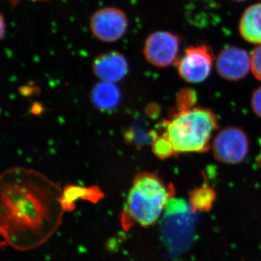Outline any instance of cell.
<instances>
[{
    "instance_id": "8",
    "label": "cell",
    "mask_w": 261,
    "mask_h": 261,
    "mask_svg": "<svg viewBox=\"0 0 261 261\" xmlns=\"http://www.w3.org/2000/svg\"><path fill=\"white\" fill-rule=\"evenodd\" d=\"M216 67L220 76L237 82L245 78L251 70L250 56L242 48L228 46L216 57Z\"/></svg>"
},
{
    "instance_id": "15",
    "label": "cell",
    "mask_w": 261,
    "mask_h": 261,
    "mask_svg": "<svg viewBox=\"0 0 261 261\" xmlns=\"http://www.w3.org/2000/svg\"><path fill=\"white\" fill-rule=\"evenodd\" d=\"M197 99V94L193 89L190 88L181 89L178 92L177 98H176L177 107L176 109H187V108L194 107L195 106Z\"/></svg>"
},
{
    "instance_id": "1",
    "label": "cell",
    "mask_w": 261,
    "mask_h": 261,
    "mask_svg": "<svg viewBox=\"0 0 261 261\" xmlns=\"http://www.w3.org/2000/svg\"><path fill=\"white\" fill-rule=\"evenodd\" d=\"M1 180L2 227L5 238L18 246L40 243L59 222L61 210H64L62 192L32 170H8Z\"/></svg>"
},
{
    "instance_id": "11",
    "label": "cell",
    "mask_w": 261,
    "mask_h": 261,
    "mask_svg": "<svg viewBox=\"0 0 261 261\" xmlns=\"http://www.w3.org/2000/svg\"><path fill=\"white\" fill-rule=\"evenodd\" d=\"M239 32L247 42L261 44V3L250 5L244 11L240 23Z\"/></svg>"
},
{
    "instance_id": "5",
    "label": "cell",
    "mask_w": 261,
    "mask_h": 261,
    "mask_svg": "<svg viewBox=\"0 0 261 261\" xmlns=\"http://www.w3.org/2000/svg\"><path fill=\"white\" fill-rule=\"evenodd\" d=\"M181 39L167 31H157L146 38L143 53L146 61L158 68H166L178 61Z\"/></svg>"
},
{
    "instance_id": "18",
    "label": "cell",
    "mask_w": 261,
    "mask_h": 261,
    "mask_svg": "<svg viewBox=\"0 0 261 261\" xmlns=\"http://www.w3.org/2000/svg\"><path fill=\"white\" fill-rule=\"evenodd\" d=\"M5 29H6V23H5L4 17L3 15H1V32H0V35H1V38L4 37Z\"/></svg>"
},
{
    "instance_id": "7",
    "label": "cell",
    "mask_w": 261,
    "mask_h": 261,
    "mask_svg": "<svg viewBox=\"0 0 261 261\" xmlns=\"http://www.w3.org/2000/svg\"><path fill=\"white\" fill-rule=\"evenodd\" d=\"M215 159L226 164L243 162L249 152L248 137L238 127H228L215 137L212 144Z\"/></svg>"
},
{
    "instance_id": "3",
    "label": "cell",
    "mask_w": 261,
    "mask_h": 261,
    "mask_svg": "<svg viewBox=\"0 0 261 261\" xmlns=\"http://www.w3.org/2000/svg\"><path fill=\"white\" fill-rule=\"evenodd\" d=\"M172 185L149 172L135 176L128 192L125 213L129 221L143 227L152 226L164 214L168 202L174 197Z\"/></svg>"
},
{
    "instance_id": "9",
    "label": "cell",
    "mask_w": 261,
    "mask_h": 261,
    "mask_svg": "<svg viewBox=\"0 0 261 261\" xmlns=\"http://www.w3.org/2000/svg\"><path fill=\"white\" fill-rule=\"evenodd\" d=\"M92 70L101 81L116 83L128 74V63L120 51H107L96 57L92 63Z\"/></svg>"
},
{
    "instance_id": "4",
    "label": "cell",
    "mask_w": 261,
    "mask_h": 261,
    "mask_svg": "<svg viewBox=\"0 0 261 261\" xmlns=\"http://www.w3.org/2000/svg\"><path fill=\"white\" fill-rule=\"evenodd\" d=\"M214 62V51L210 46L201 43L187 47L176 64L182 80L197 84L210 75Z\"/></svg>"
},
{
    "instance_id": "14",
    "label": "cell",
    "mask_w": 261,
    "mask_h": 261,
    "mask_svg": "<svg viewBox=\"0 0 261 261\" xmlns=\"http://www.w3.org/2000/svg\"><path fill=\"white\" fill-rule=\"evenodd\" d=\"M152 148L154 154L161 159H168L176 154L172 143L164 134L154 139Z\"/></svg>"
},
{
    "instance_id": "20",
    "label": "cell",
    "mask_w": 261,
    "mask_h": 261,
    "mask_svg": "<svg viewBox=\"0 0 261 261\" xmlns=\"http://www.w3.org/2000/svg\"><path fill=\"white\" fill-rule=\"evenodd\" d=\"M233 1L238 2V3H242V2L247 1V0H233Z\"/></svg>"
},
{
    "instance_id": "19",
    "label": "cell",
    "mask_w": 261,
    "mask_h": 261,
    "mask_svg": "<svg viewBox=\"0 0 261 261\" xmlns=\"http://www.w3.org/2000/svg\"><path fill=\"white\" fill-rule=\"evenodd\" d=\"M20 0H10V3H11L12 5H14L18 4V2ZM34 1H39V2H43V1H47V0H34Z\"/></svg>"
},
{
    "instance_id": "6",
    "label": "cell",
    "mask_w": 261,
    "mask_h": 261,
    "mask_svg": "<svg viewBox=\"0 0 261 261\" xmlns=\"http://www.w3.org/2000/svg\"><path fill=\"white\" fill-rule=\"evenodd\" d=\"M128 20L123 10L106 7L94 12L89 20V28L94 37L106 43L116 42L126 34Z\"/></svg>"
},
{
    "instance_id": "13",
    "label": "cell",
    "mask_w": 261,
    "mask_h": 261,
    "mask_svg": "<svg viewBox=\"0 0 261 261\" xmlns=\"http://www.w3.org/2000/svg\"><path fill=\"white\" fill-rule=\"evenodd\" d=\"M216 200V192L205 185L194 189L189 195V204L193 213L208 212L214 207Z\"/></svg>"
},
{
    "instance_id": "12",
    "label": "cell",
    "mask_w": 261,
    "mask_h": 261,
    "mask_svg": "<svg viewBox=\"0 0 261 261\" xmlns=\"http://www.w3.org/2000/svg\"><path fill=\"white\" fill-rule=\"evenodd\" d=\"M102 197V192L97 187L69 185L62 192L61 202L64 210H69L77 200H87L95 202Z\"/></svg>"
},
{
    "instance_id": "10",
    "label": "cell",
    "mask_w": 261,
    "mask_h": 261,
    "mask_svg": "<svg viewBox=\"0 0 261 261\" xmlns=\"http://www.w3.org/2000/svg\"><path fill=\"white\" fill-rule=\"evenodd\" d=\"M92 102L99 111L110 112L119 106L121 93L113 82L101 81L93 87L91 94Z\"/></svg>"
},
{
    "instance_id": "16",
    "label": "cell",
    "mask_w": 261,
    "mask_h": 261,
    "mask_svg": "<svg viewBox=\"0 0 261 261\" xmlns=\"http://www.w3.org/2000/svg\"><path fill=\"white\" fill-rule=\"evenodd\" d=\"M251 71L254 76L261 81V44L254 48L250 55Z\"/></svg>"
},
{
    "instance_id": "17",
    "label": "cell",
    "mask_w": 261,
    "mask_h": 261,
    "mask_svg": "<svg viewBox=\"0 0 261 261\" xmlns=\"http://www.w3.org/2000/svg\"><path fill=\"white\" fill-rule=\"evenodd\" d=\"M251 106L254 113L261 118V86L255 89L252 94Z\"/></svg>"
},
{
    "instance_id": "2",
    "label": "cell",
    "mask_w": 261,
    "mask_h": 261,
    "mask_svg": "<svg viewBox=\"0 0 261 261\" xmlns=\"http://www.w3.org/2000/svg\"><path fill=\"white\" fill-rule=\"evenodd\" d=\"M163 127L176 154L202 153L210 148L219 123L211 110L194 106L175 110L169 119L163 122Z\"/></svg>"
}]
</instances>
